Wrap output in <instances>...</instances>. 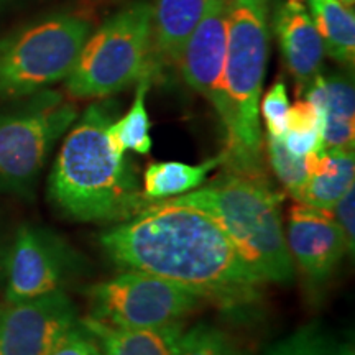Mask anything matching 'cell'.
<instances>
[{"label":"cell","instance_id":"cb8c5ba5","mask_svg":"<svg viewBox=\"0 0 355 355\" xmlns=\"http://www.w3.org/2000/svg\"><path fill=\"white\" fill-rule=\"evenodd\" d=\"M290 101H288L286 84L283 81H277L266 92L263 101H261V115L268 130V135L282 139L283 133L286 132L288 110H290Z\"/></svg>","mask_w":355,"mask_h":355},{"label":"cell","instance_id":"f546056e","mask_svg":"<svg viewBox=\"0 0 355 355\" xmlns=\"http://www.w3.org/2000/svg\"><path fill=\"white\" fill-rule=\"evenodd\" d=\"M340 2H343L344 6H349V3H354V0H340Z\"/></svg>","mask_w":355,"mask_h":355},{"label":"cell","instance_id":"4dcf8cb0","mask_svg":"<svg viewBox=\"0 0 355 355\" xmlns=\"http://www.w3.org/2000/svg\"><path fill=\"white\" fill-rule=\"evenodd\" d=\"M0 355H2V354H0Z\"/></svg>","mask_w":355,"mask_h":355},{"label":"cell","instance_id":"30bf717a","mask_svg":"<svg viewBox=\"0 0 355 355\" xmlns=\"http://www.w3.org/2000/svg\"><path fill=\"white\" fill-rule=\"evenodd\" d=\"M79 311L66 291L0 306V354L48 355L79 326Z\"/></svg>","mask_w":355,"mask_h":355},{"label":"cell","instance_id":"7a4b0ae2","mask_svg":"<svg viewBox=\"0 0 355 355\" xmlns=\"http://www.w3.org/2000/svg\"><path fill=\"white\" fill-rule=\"evenodd\" d=\"M117 114V102H92L61 145L48 178V198L71 220L117 224L150 204L132 159L109 139Z\"/></svg>","mask_w":355,"mask_h":355},{"label":"cell","instance_id":"9a60e30c","mask_svg":"<svg viewBox=\"0 0 355 355\" xmlns=\"http://www.w3.org/2000/svg\"><path fill=\"white\" fill-rule=\"evenodd\" d=\"M81 324L97 340L104 355H176L184 332V321L162 327L130 329L81 318Z\"/></svg>","mask_w":355,"mask_h":355},{"label":"cell","instance_id":"e0dca14e","mask_svg":"<svg viewBox=\"0 0 355 355\" xmlns=\"http://www.w3.org/2000/svg\"><path fill=\"white\" fill-rule=\"evenodd\" d=\"M216 0H157L152 37L158 58L178 64L186 42Z\"/></svg>","mask_w":355,"mask_h":355},{"label":"cell","instance_id":"ac0fdd59","mask_svg":"<svg viewBox=\"0 0 355 355\" xmlns=\"http://www.w3.org/2000/svg\"><path fill=\"white\" fill-rule=\"evenodd\" d=\"M224 152L206 159L201 165H188L181 162L150 163L144 171L141 193L148 202L163 201L201 188L209 173L224 165Z\"/></svg>","mask_w":355,"mask_h":355},{"label":"cell","instance_id":"83f0119b","mask_svg":"<svg viewBox=\"0 0 355 355\" xmlns=\"http://www.w3.org/2000/svg\"><path fill=\"white\" fill-rule=\"evenodd\" d=\"M340 355H355L352 344H340Z\"/></svg>","mask_w":355,"mask_h":355},{"label":"cell","instance_id":"ffe728a7","mask_svg":"<svg viewBox=\"0 0 355 355\" xmlns=\"http://www.w3.org/2000/svg\"><path fill=\"white\" fill-rule=\"evenodd\" d=\"M135 97L130 109L121 119H115L109 127V139L119 152H135L139 155H148L152 152L153 140L150 135V117L146 112L145 97L150 87V76H141L137 81Z\"/></svg>","mask_w":355,"mask_h":355},{"label":"cell","instance_id":"9c48e42d","mask_svg":"<svg viewBox=\"0 0 355 355\" xmlns=\"http://www.w3.org/2000/svg\"><path fill=\"white\" fill-rule=\"evenodd\" d=\"M87 270L81 252L55 230L35 224L20 225L3 257L6 303L66 291Z\"/></svg>","mask_w":355,"mask_h":355},{"label":"cell","instance_id":"7402d4cb","mask_svg":"<svg viewBox=\"0 0 355 355\" xmlns=\"http://www.w3.org/2000/svg\"><path fill=\"white\" fill-rule=\"evenodd\" d=\"M266 153H268V162L275 176L285 188L288 196L298 202L309 176L308 158L296 157L288 152L283 140L272 135L266 139Z\"/></svg>","mask_w":355,"mask_h":355},{"label":"cell","instance_id":"603a6c76","mask_svg":"<svg viewBox=\"0 0 355 355\" xmlns=\"http://www.w3.org/2000/svg\"><path fill=\"white\" fill-rule=\"evenodd\" d=\"M263 355H340V344L318 324H308L270 345Z\"/></svg>","mask_w":355,"mask_h":355},{"label":"cell","instance_id":"d6986e66","mask_svg":"<svg viewBox=\"0 0 355 355\" xmlns=\"http://www.w3.org/2000/svg\"><path fill=\"white\" fill-rule=\"evenodd\" d=\"M311 19L321 35L324 51L344 66H354L355 17L340 0H306Z\"/></svg>","mask_w":355,"mask_h":355},{"label":"cell","instance_id":"ba28073f","mask_svg":"<svg viewBox=\"0 0 355 355\" xmlns=\"http://www.w3.org/2000/svg\"><path fill=\"white\" fill-rule=\"evenodd\" d=\"M89 318L117 327L146 329L184 321L206 303L196 293L152 273L123 270L86 290Z\"/></svg>","mask_w":355,"mask_h":355},{"label":"cell","instance_id":"6da1fadb","mask_svg":"<svg viewBox=\"0 0 355 355\" xmlns=\"http://www.w3.org/2000/svg\"><path fill=\"white\" fill-rule=\"evenodd\" d=\"M99 243L119 268L168 279L230 314L259 303L266 285L214 219L181 204L150 202L104 230Z\"/></svg>","mask_w":355,"mask_h":355},{"label":"cell","instance_id":"5b68a950","mask_svg":"<svg viewBox=\"0 0 355 355\" xmlns=\"http://www.w3.org/2000/svg\"><path fill=\"white\" fill-rule=\"evenodd\" d=\"M153 7L133 3L89 35L64 79L71 99H105L152 74Z\"/></svg>","mask_w":355,"mask_h":355},{"label":"cell","instance_id":"7c38bea8","mask_svg":"<svg viewBox=\"0 0 355 355\" xmlns=\"http://www.w3.org/2000/svg\"><path fill=\"white\" fill-rule=\"evenodd\" d=\"M227 0H216L191 33L181 51L180 66L186 84L214 105L224 107V66L227 53Z\"/></svg>","mask_w":355,"mask_h":355},{"label":"cell","instance_id":"3957f363","mask_svg":"<svg viewBox=\"0 0 355 355\" xmlns=\"http://www.w3.org/2000/svg\"><path fill=\"white\" fill-rule=\"evenodd\" d=\"M224 107L225 170L268 178L260 132V96L268 61V0H227Z\"/></svg>","mask_w":355,"mask_h":355},{"label":"cell","instance_id":"2e32d148","mask_svg":"<svg viewBox=\"0 0 355 355\" xmlns=\"http://www.w3.org/2000/svg\"><path fill=\"white\" fill-rule=\"evenodd\" d=\"M309 176L298 202L331 211L355 186V157L344 150H321L308 155Z\"/></svg>","mask_w":355,"mask_h":355},{"label":"cell","instance_id":"4316f807","mask_svg":"<svg viewBox=\"0 0 355 355\" xmlns=\"http://www.w3.org/2000/svg\"><path fill=\"white\" fill-rule=\"evenodd\" d=\"M332 216L343 232L345 243H347V252L354 257L355 252V186H352L343 198L337 201L332 209Z\"/></svg>","mask_w":355,"mask_h":355},{"label":"cell","instance_id":"8992f818","mask_svg":"<svg viewBox=\"0 0 355 355\" xmlns=\"http://www.w3.org/2000/svg\"><path fill=\"white\" fill-rule=\"evenodd\" d=\"M78 109L53 91L0 114V191L30 198L53 146L76 122Z\"/></svg>","mask_w":355,"mask_h":355},{"label":"cell","instance_id":"f1b7e54d","mask_svg":"<svg viewBox=\"0 0 355 355\" xmlns=\"http://www.w3.org/2000/svg\"><path fill=\"white\" fill-rule=\"evenodd\" d=\"M3 278V255H2V247H0V282Z\"/></svg>","mask_w":355,"mask_h":355},{"label":"cell","instance_id":"277c9868","mask_svg":"<svg viewBox=\"0 0 355 355\" xmlns=\"http://www.w3.org/2000/svg\"><path fill=\"white\" fill-rule=\"evenodd\" d=\"M279 194L268 178H254L225 170L204 188L163 201L206 212L263 283L288 285L295 278Z\"/></svg>","mask_w":355,"mask_h":355},{"label":"cell","instance_id":"44dd1931","mask_svg":"<svg viewBox=\"0 0 355 355\" xmlns=\"http://www.w3.org/2000/svg\"><path fill=\"white\" fill-rule=\"evenodd\" d=\"M176 355H250L245 345L230 332L212 326L196 324L183 332Z\"/></svg>","mask_w":355,"mask_h":355},{"label":"cell","instance_id":"484cf974","mask_svg":"<svg viewBox=\"0 0 355 355\" xmlns=\"http://www.w3.org/2000/svg\"><path fill=\"white\" fill-rule=\"evenodd\" d=\"M48 355H104L86 327L79 321V326L73 329L68 336L56 345Z\"/></svg>","mask_w":355,"mask_h":355},{"label":"cell","instance_id":"5bb4252c","mask_svg":"<svg viewBox=\"0 0 355 355\" xmlns=\"http://www.w3.org/2000/svg\"><path fill=\"white\" fill-rule=\"evenodd\" d=\"M306 99L321 114L324 150L352 152L355 145V92L349 78L319 76L306 89Z\"/></svg>","mask_w":355,"mask_h":355},{"label":"cell","instance_id":"8fae6325","mask_svg":"<svg viewBox=\"0 0 355 355\" xmlns=\"http://www.w3.org/2000/svg\"><path fill=\"white\" fill-rule=\"evenodd\" d=\"M285 237L293 266L308 291H321L349 255L332 212L303 202L288 211Z\"/></svg>","mask_w":355,"mask_h":355},{"label":"cell","instance_id":"4fadbf2b","mask_svg":"<svg viewBox=\"0 0 355 355\" xmlns=\"http://www.w3.org/2000/svg\"><path fill=\"white\" fill-rule=\"evenodd\" d=\"M275 30L286 68L298 84L300 94H304L306 89L321 74L326 55L306 0H285L275 12Z\"/></svg>","mask_w":355,"mask_h":355},{"label":"cell","instance_id":"d4e9b609","mask_svg":"<svg viewBox=\"0 0 355 355\" xmlns=\"http://www.w3.org/2000/svg\"><path fill=\"white\" fill-rule=\"evenodd\" d=\"M286 132L301 133V132H321L322 133V122L321 114L316 109L313 102L300 99L296 104L290 105L288 110V121H286ZM285 132V133H286ZM283 133V135H285Z\"/></svg>","mask_w":355,"mask_h":355},{"label":"cell","instance_id":"52a82bcc","mask_svg":"<svg viewBox=\"0 0 355 355\" xmlns=\"http://www.w3.org/2000/svg\"><path fill=\"white\" fill-rule=\"evenodd\" d=\"M92 32L83 17H56L0 43V97H24L64 81Z\"/></svg>","mask_w":355,"mask_h":355}]
</instances>
